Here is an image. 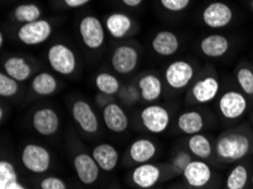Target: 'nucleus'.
Instances as JSON below:
<instances>
[{
	"label": "nucleus",
	"mask_w": 253,
	"mask_h": 189,
	"mask_svg": "<svg viewBox=\"0 0 253 189\" xmlns=\"http://www.w3.org/2000/svg\"><path fill=\"white\" fill-rule=\"evenodd\" d=\"M191 0H160V3L165 9L172 13H178L190 5Z\"/></svg>",
	"instance_id": "obj_35"
},
{
	"label": "nucleus",
	"mask_w": 253,
	"mask_h": 189,
	"mask_svg": "<svg viewBox=\"0 0 253 189\" xmlns=\"http://www.w3.org/2000/svg\"><path fill=\"white\" fill-rule=\"evenodd\" d=\"M252 186H253V175H252Z\"/></svg>",
	"instance_id": "obj_42"
},
{
	"label": "nucleus",
	"mask_w": 253,
	"mask_h": 189,
	"mask_svg": "<svg viewBox=\"0 0 253 189\" xmlns=\"http://www.w3.org/2000/svg\"><path fill=\"white\" fill-rule=\"evenodd\" d=\"M32 127L41 136H52L60 127L59 115L52 108H40L32 114Z\"/></svg>",
	"instance_id": "obj_9"
},
{
	"label": "nucleus",
	"mask_w": 253,
	"mask_h": 189,
	"mask_svg": "<svg viewBox=\"0 0 253 189\" xmlns=\"http://www.w3.org/2000/svg\"><path fill=\"white\" fill-rule=\"evenodd\" d=\"M218 109L225 119L236 120L242 117L247 111L248 100L241 92L229 90L219 98Z\"/></svg>",
	"instance_id": "obj_7"
},
{
	"label": "nucleus",
	"mask_w": 253,
	"mask_h": 189,
	"mask_svg": "<svg viewBox=\"0 0 253 189\" xmlns=\"http://www.w3.org/2000/svg\"><path fill=\"white\" fill-rule=\"evenodd\" d=\"M179 48V40L170 31H160L152 40V49L157 55L169 57L175 55Z\"/></svg>",
	"instance_id": "obj_20"
},
{
	"label": "nucleus",
	"mask_w": 253,
	"mask_h": 189,
	"mask_svg": "<svg viewBox=\"0 0 253 189\" xmlns=\"http://www.w3.org/2000/svg\"><path fill=\"white\" fill-rule=\"evenodd\" d=\"M187 148L194 156L201 160L209 159L213 152L211 142L206 135L201 133L191 135L189 141H187Z\"/></svg>",
	"instance_id": "obj_27"
},
{
	"label": "nucleus",
	"mask_w": 253,
	"mask_h": 189,
	"mask_svg": "<svg viewBox=\"0 0 253 189\" xmlns=\"http://www.w3.org/2000/svg\"><path fill=\"white\" fill-rule=\"evenodd\" d=\"M0 118H1V120L3 119V109H2V108L0 109Z\"/></svg>",
	"instance_id": "obj_41"
},
{
	"label": "nucleus",
	"mask_w": 253,
	"mask_h": 189,
	"mask_svg": "<svg viewBox=\"0 0 253 189\" xmlns=\"http://www.w3.org/2000/svg\"><path fill=\"white\" fill-rule=\"evenodd\" d=\"M176 125L182 133L191 136V135L201 133V130L205 128V118L201 113L197 110L184 111L178 115Z\"/></svg>",
	"instance_id": "obj_22"
},
{
	"label": "nucleus",
	"mask_w": 253,
	"mask_h": 189,
	"mask_svg": "<svg viewBox=\"0 0 253 189\" xmlns=\"http://www.w3.org/2000/svg\"><path fill=\"white\" fill-rule=\"evenodd\" d=\"M102 120L105 126L113 133H124L128 128L129 120L125 110L117 103H109L102 110Z\"/></svg>",
	"instance_id": "obj_15"
},
{
	"label": "nucleus",
	"mask_w": 253,
	"mask_h": 189,
	"mask_svg": "<svg viewBox=\"0 0 253 189\" xmlns=\"http://www.w3.org/2000/svg\"><path fill=\"white\" fill-rule=\"evenodd\" d=\"M41 189H67L65 181L57 176H48L40 181Z\"/></svg>",
	"instance_id": "obj_34"
},
{
	"label": "nucleus",
	"mask_w": 253,
	"mask_h": 189,
	"mask_svg": "<svg viewBox=\"0 0 253 189\" xmlns=\"http://www.w3.org/2000/svg\"><path fill=\"white\" fill-rule=\"evenodd\" d=\"M21 162L26 170L41 175L49 170L51 165V154L49 150L39 144H26L21 152Z\"/></svg>",
	"instance_id": "obj_2"
},
{
	"label": "nucleus",
	"mask_w": 253,
	"mask_h": 189,
	"mask_svg": "<svg viewBox=\"0 0 253 189\" xmlns=\"http://www.w3.org/2000/svg\"><path fill=\"white\" fill-rule=\"evenodd\" d=\"M47 58L52 71L63 76L72 75L78 65L74 51L64 43L52 44L48 50Z\"/></svg>",
	"instance_id": "obj_3"
},
{
	"label": "nucleus",
	"mask_w": 253,
	"mask_h": 189,
	"mask_svg": "<svg viewBox=\"0 0 253 189\" xmlns=\"http://www.w3.org/2000/svg\"><path fill=\"white\" fill-rule=\"evenodd\" d=\"M0 45H3V34H2V32L0 33Z\"/></svg>",
	"instance_id": "obj_40"
},
{
	"label": "nucleus",
	"mask_w": 253,
	"mask_h": 189,
	"mask_svg": "<svg viewBox=\"0 0 253 189\" xmlns=\"http://www.w3.org/2000/svg\"><path fill=\"white\" fill-rule=\"evenodd\" d=\"M79 30L83 43L89 49H99L105 43V29L100 19L95 16L87 15L83 17Z\"/></svg>",
	"instance_id": "obj_6"
},
{
	"label": "nucleus",
	"mask_w": 253,
	"mask_h": 189,
	"mask_svg": "<svg viewBox=\"0 0 253 189\" xmlns=\"http://www.w3.org/2000/svg\"><path fill=\"white\" fill-rule=\"evenodd\" d=\"M140 119L142 125L149 133L163 134L170 123V114L166 108L160 104H150L141 110Z\"/></svg>",
	"instance_id": "obj_4"
},
{
	"label": "nucleus",
	"mask_w": 253,
	"mask_h": 189,
	"mask_svg": "<svg viewBox=\"0 0 253 189\" xmlns=\"http://www.w3.org/2000/svg\"><path fill=\"white\" fill-rule=\"evenodd\" d=\"M160 178H162V169L150 162L139 164L136 168H134L131 175L132 183L142 189L155 187L159 183Z\"/></svg>",
	"instance_id": "obj_16"
},
{
	"label": "nucleus",
	"mask_w": 253,
	"mask_h": 189,
	"mask_svg": "<svg viewBox=\"0 0 253 189\" xmlns=\"http://www.w3.org/2000/svg\"><path fill=\"white\" fill-rule=\"evenodd\" d=\"M129 157L137 164H143L150 162L157 154V146L149 138H137L128 149Z\"/></svg>",
	"instance_id": "obj_19"
},
{
	"label": "nucleus",
	"mask_w": 253,
	"mask_h": 189,
	"mask_svg": "<svg viewBox=\"0 0 253 189\" xmlns=\"http://www.w3.org/2000/svg\"><path fill=\"white\" fill-rule=\"evenodd\" d=\"M41 9L36 3H22L14 10V18L20 23H32L39 21Z\"/></svg>",
	"instance_id": "obj_30"
},
{
	"label": "nucleus",
	"mask_w": 253,
	"mask_h": 189,
	"mask_svg": "<svg viewBox=\"0 0 253 189\" xmlns=\"http://www.w3.org/2000/svg\"><path fill=\"white\" fill-rule=\"evenodd\" d=\"M251 140L248 135L241 132L225 133L216 142V155L218 159L227 163L244 159L251 152Z\"/></svg>",
	"instance_id": "obj_1"
},
{
	"label": "nucleus",
	"mask_w": 253,
	"mask_h": 189,
	"mask_svg": "<svg viewBox=\"0 0 253 189\" xmlns=\"http://www.w3.org/2000/svg\"><path fill=\"white\" fill-rule=\"evenodd\" d=\"M95 87L99 92L106 95L116 94L121 88V83L116 76L107 72L99 73L94 78Z\"/></svg>",
	"instance_id": "obj_28"
},
{
	"label": "nucleus",
	"mask_w": 253,
	"mask_h": 189,
	"mask_svg": "<svg viewBox=\"0 0 253 189\" xmlns=\"http://www.w3.org/2000/svg\"><path fill=\"white\" fill-rule=\"evenodd\" d=\"M91 0H64L65 5L70 7V8H80V7L86 5Z\"/></svg>",
	"instance_id": "obj_37"
},
{
	"label": "nucleus",
	"mask_w": 253,
	"mask_h": 189,
	"mask_svg": "<svg viewBox=\"0 0 253 189\" xmlns=\"http://www.w3.org/2000/svg\"><path fill=\"white\" fill-rule=\"evenodd\" d=\"M31 88L34 93L40 96L52 95L58 88L56 77L48 72H42L33 77Z\"/></svg>",
	"instance_id": "obj_26"
},
{
	"label": "nucleus",
	"mask_w": 253,
	"mask_h": 189,
	"mask_svg": "<svg viewBox=\"0 0 253 189\" xmlns=\"http://www.w3.org/2000/svg\"><path fill=\"white\" fill-rule=\"evenodd\" d=\"M183 177L193 188H203L212 178L211 167L203 160H192L183 171Z\"/></svg>",
	"instance_id": "obj_14"
},
{
	"label": "nucleus",
	"mask_w": 253,
	"mask_h": 189,
	"mask_svg": "<svg viewBox=\"0 0 253 189\" xmlns=\"http://www.w3.org/2000/svg\"><path fill=\"white\" fill-rule=\"evenodd\" d=\"M20 91V85L17 80L11 78L6 73L0 74V95L2 98H11L16 95Z\"/></svg>",
	"instance_id": "obj_33"
},
{
	"label": "nucleus",
	"mask_w": 253,
	"mask_h": 189,
	"mask_svg": "<svg viewBox=\"0 0 253 189\" xmlns=\"http://www.w3.org/2000/svg\"><path fill=\"white\" fill-rule=\"evenodd\" d=\"M249 181L248 169L243 164H237L229 171L226 179L227 189H245Z\"/></svg>",
	"instance_id": "obj_29"
},
{
	"label": "nucleus",
	"mask_w": 253,
	"mask_h": 189,
	"mask_svg": "<svg viewBox=\"0 0 253 189\" xmlns=\"http://www.w3.org/2000/svg\"><path fill=\"white\" fill-rule=\"evenodd\" d=\"M18 181V175L14 164L8 160L0 161V189Z\"/></svg>",
	"instance_id": "obj_31"
},
{
	"label": "nucleus",
	"mask_w": 253,
	"mask_h": 189,
	"mask_svg": "<svg viewBox=\"0 0 253 189\" xmlns=\"http://www.w3.org/2000/svg\"><path fill=\"white\" fill-rule=\"evenodd\" d=\"M141 98L147 102H155L163 94V83L158 76L147 74L142 76L137 83Z\"/></svg>",
	"instance_id": "obj_21"
},
{
	"label": "nucleus",
	"mask_w": 253,
	"mask_h": 189,
	"mask_svg": "<svg viewBox=\"0 0 253 189\" xmlns=\"http://www.w3.org/2000/svg\"><path fill=\"white\" fill-rule=\"evenodd\" d=\"M139 64V53L131 45H120L114 50L112 56L113 69L121 75H127Z\"/></svg>",
	"instance_id": "obj_13"
},
{
	"label": "nucleus",
	"mask_w": 253,
	"mask_h": 189,
	"mask_svg": "<svg viewBox=\"0 0 253 189\" xmlns=\"http://www.w3.org/2000/svg\"><path fill=\"white\" fill-rule=\"evenodd\" d=\"M142 1H143V0H122L123 3H125V5L128 7H132V8L140 6Z\"/></svg>",
	"instance_id": "obj_38"
},
{
	"label": "nucleus",
	"mask_w": 253,
	"mask_h": 189,
	"mask_svg": "<svg viewBox=\"0 0 253 189\" xmlns=\"http://www.w3.org/2000/svg\"><path fill=\"white\" fill-rule=\"evenodd\" d=\"M132 19L126 14L113 13L106 19V28L110 36L115 38H122L132 29Z\"/></svg>",
	"instance_id": "obj_25"
},
{
	"label": "nucleus",
	"mask_w": 253,
	"mask_h": 189,
	"mask_svg": "<svg viewBox=\"0 0 253 189\" xmlns=\"http://www.w3.org/2000/svg\"><path fill=\"white\" fill-rule=\"evenodd\" d=\"M72 115L80 128L86 134H95L99 129L98 117L91 104L85 100H78L73 103Z\"/></svg>",
	"instance_id": "obj_10"
},
{
	"label": "nucleus",
	"mask_w": 253,
	"mask_h": 189,
	"mask_svg": "<svg viewBox=\"0 0 253 189\" xmlns=\"http://www.w3.org/2000/svg\"><path fill=\"white\" fill-rule=\"evenodd\" d=\"M73 165L79 180L83 185L90 186L99 179L100 176V168L93 156L87 153H78L73 160Z\"/></svg>",
	"instance_id": "obj_11"
},
{
	"label": "nucleus",
	"mask_w": 253,
	"mask_h": 189,
	"mask_svg": "<svg viewBox=\"0 0 253 189\" xmlns=\"http://www.w3.org/2000/svg\"><path fill=\"white\" fill-rule=\"evenodd\" d=\"M91 155L98 163L100 170L105 172L114 171L120 162L118 150L109 143H101V144L94 146Z\"/></svg>",
	"instance_id": "obj_17"
},
{
	"label": "nucleus",
	"mask_w": 253,
	"mask_h": 189,
	"mask_svg": "<svg viewBox=\"0 0 253 189\" xmlns=\"http://www.w3.org/2000/svg\"><path fill=\"white\" fill-rule=\"evenodd\" d=\"M194 76V68L185 60H176L165 71V80L172 90H182L190 84Z\"/></svg>",
	"instance_id": "obj_8"
},
{
	"label": "nucleus",
	"mask_w": 253,
	"mask_h": 189,
	"mask_svg": "<svg viewBox=\"0 0 253 189\" xmlns=\"http://www.w3.org/2000/svg\"><path fill=\"white\" fill-rule=\"evenodd\" d=\"M52 26L47 19H39L32 23H25L17 31V38L26 45H38L50 38Z\"/></svg>",
	"instance_id": "obj_5"
},
{
	"label": "nucleus",
	"mask_w": 253,
	"mask_h": 189,
	"mask_svg": "<svg viewBox=\"0 0 253 189\" xmlns=\"http://www.w3.org/2000/svg\"><path fill=\"white\" fill-rule=\"evenodd\" d=\"M236 80L244 94L253 95V72L250 68H240L236 73Z\"/></svg>",
	"instance_id": "obj_32"
},
{
	"label": "nucleus",
	"mask_w": 253,
	"mask_h": 189,
	"mask_svg": "<svg viewBox=\"0 0 253 189\" xmlns=\"http://www.w3.org/2000/svg\"><path fill=\"white\" fill-rule=\"evenodd\" d=\"M192 161V159H191V155L187 152H178L177 154H176L174 159H172V168H174L175 171L177 172H181L183 173L184 169L186 168V165L190 163V162Z\"/></svg>",
	"instance_id": "obj_36"
},
{
	"label": "nucleus",
	"mask_w": 253,
	"mask_h": 189,
	"mask_svg": "<svg viewBox=\"0 0 253 189\" xmlns=\"http://www.w3.org/2000/svg\"><path fill=\"white\" fill-rule=\"evenodd\" d=\"M202 53L209 58L223 57L229 49V42L227 38L220 34H211L206 37L200 43Z\"/></svg>",
	"instance_id": "obj_23"
},
{
	"label": "nucleus",
	"mask_w": 253,
	"mask_h": 189,
	"mask_svg": "<svg viewBox=\"0 0 253 189\" xmlns=\"http://www.w3.org/2000/svg\"><path fill=\"white\" fill-rule=\"evenodd\" d=\"M202 19L211 29H221L227 26L233 19V10L227 3L211 2L203 10Z\"/></svg>",
	"instance_id": "obj_12"
},
{
	"label": "nucleus",
	"mask_w": 253,
	"mask_h": 189,
	"mask_svg": "<svg viewBox=\"0 0 253 189\" xmlns=\"http://www.w3.org/2000/svg\"><path fill=\"white\" fill-rule=\"evenodd\" d=\"M3 71L11 78L20 82H25L32 74V67L22 57H10L3 63Z\"/></svg>",
	"instance_id": "obj_24"
},
{
	"label": "nucleus",
	"mask_w": 253,
	"mask_h": 189,
	"mask_svg": "<svg viewBox=\"0 0 253 189\" xmlns=\"http://www.w3.org/2000/svg\"><path fill=\"white\" fill-rule=\"evenodd\" d=\"M219 82L216 77L207 76L205 78L199 79L194 83L191 90L193 99L198 103L205 104L213 101L216 96L219 93Z\"/></svg>",
	"instance_id": "obj_18"
},
{
	"label": "nucleus",
	"mask_w": 253,
	"mask_h": 189,
	"mask_svg": "<svg viewBox=\"0 0 253 189\" xmlns=\"http://www.w3.org/2000/svg\"><path fill=\"white\" fill-rule=\"evenodd\" d=\"M251 5H252V9H253V0H252V3H251Z\"/></svg>",
	"instance_id": "obj_43"
},
{
	"label": "nucleus",
	"mask_w": 253,
	"mask_h": 189,
	"mask_svg": "<svg viewBox=\"0 0 253 189\" xmlns=\"http://www.w3.org/2000/svg\"><path fill=\"white\" fill-rule=\"evenodd\" d=\"M3 189H28V188H26L24 185H22L20 181H16V183L10 184L9 186H7L6 188H3Z\"/></svg>",
	"instance_id": "obj_39"
}]
</instances>
